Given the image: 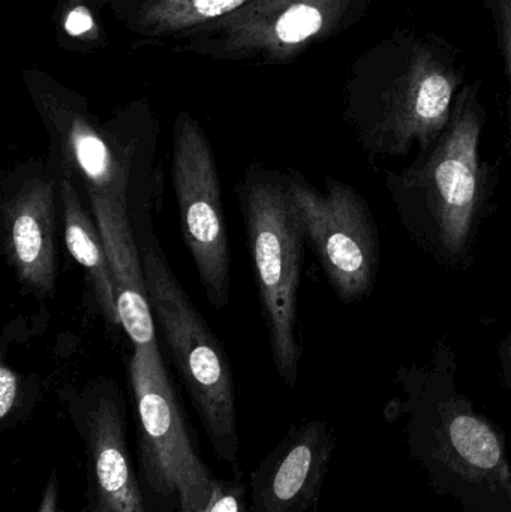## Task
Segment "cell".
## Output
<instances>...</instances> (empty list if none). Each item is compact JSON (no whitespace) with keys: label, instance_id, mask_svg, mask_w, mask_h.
<instances>
[{"label":"cell","instance_id":"6da1fadb","mask_svg":"<svg viewBox=\"0 0 511 512\" xmlns=\"http://www.w3.org/2000/svg\"><path fill=\"white\" fill-rule=\"evenodd\" d=\"M456 372L452 345L438 340L428 363L399 367V394L384 418H404L411 459L435 495L449 496L462 512H511L506 433L458 390Z\"/></svg>","mask_w":511,"mask_h":512},{"label":"cell","instance_id":"7a4b0ae2","mask_svg":"<svg viewBox=\"0 0 511 512\" xmlns=\"http://www.w3.org/2000/svg\"><path fill=\"white\" fill-rule=\"evenodd\" d=\"M485 125L480 86L468 84L437 141L384 180L408 236L446 270L474 264L480 231L498 209V168L480 155Z\"/></svg>","mask_w":511,"mask_h":512},{"label":"cell","instance_id":"3957f363","mask_svg":"<svg viewBox=\"0 0 511 512\" xmlns=\"http://www.w3.org/2000/svg\"><path fill=\"white\" fill-rule=\"evenodd\" d=\"M384 47L387 65H372L351 105L357 140L371 161L429 149L464 84V71L438 42L404 35Z\"/></svg>","mask_w":511,"mask_h":512},{"label":"cell","instance_id":"277c9868","mask_svg":"<svg viewBox=\"0 0 511 512\" xmlns=\"http://www.w3.org/2000/svg\"><path fill=\"white\" fill-rule=\"evenodd\" d=\"M240 201L273 364L285 385L293 388L302 361L299 289L305 231L281 174L251 165Z\"/></svg>","mask_w":511,"mask_h":512},{"label":"cell","instance_id":"5b68a950","mask_svg":"<svg viewBox=\"0 0 511 512\" xmlns=\"http://www.w3.org/2000/svg\"><path fill=\"white\" fill-rule=\"evenodd\" d=\"M143 268L153 316L164 333L213 453L221 462L237 466L240 439L236 391L224 346L174 276L158 242L147 246Z\"/></svg>","mask_w":511,"mask_h":512},{"label":"cell","instance_id":"8992f818","mask_svg":"<svg viewBox=\"0 0 511 512\" xmlns=\"http://www.w3.org/2000/svg\"><path fill=\"white\" fill-rule=\"evenodd\" d=\"M138 472L159 512H203L216 478L198 454L159 346H134Z\"/></svg>","mask_w":511,"mask_h":512},{"label":"cell","instance_id":"52a82bcc","mask_svg":"<svg viewBox=\"0 0 511 512\" xmlns=\"http://www.w3.org/2000/svg\"><path fill=\"white\" fill-rule=\"evenodd\" d=\"M285 182L306 242L339 300L353 304L369 297L380 271L381 239L366 198L332 177H327L324 191L297 171L285 174Z\"/></svg>","mask_w":511,"mask_h":512},{"label":"cell","instance_id":"ba28073f","mask_svg":"<svg viewBox=\"0 0 511 512\" xmlns=\"http://www.w3.org/2000/svg\"><path fill=\"white\" fill-rule=\"evenodd\" d=\"M86 457L87 512H159L135 469L122 391L111 379L63 394Z\"/></svg>","mask_w":511,"mask_h":512},{"label":"cell","instance_id":"9c48e42d","mask_svg":"<svg viewBox=\"0 0 511 512\" xmlns=\"http://www.w3.org/2000/svg\"><path fill=\"white\" fill-rule=\"evenodd\" d=\"M173 186L183 242L207 300L216 310L225 309L230 303L231 255L221 182L212 147L191 120L177 123L174 132Z\"/></svg>","mask_w":511,"mask_h":512},{"label":"cell","instance_id":"30bf717a","mask_svg":"<svg viewBox=\"0 0 511 512\" xmlns=\"http://www.w3.org/2000/svg\"><path fill=\"white\" fill-rule=\"evenodd\" d=\"M335 450V433L324 421L291 427L249 477L251 512L314 510Z\"/></svg>","mask_w":511,"mask_h":512},{"label":"cell","instance_id":"8fae6325","mask_svg":"<svg viewBox=\"0 0 511 512\" xmlns=\"http://www.w3.org/2000/svg\"><path fill=\"white\" fill-rule=\"evenodd\" d=\"M56 189L45 174H27L2 200V251L24 291L53 297L57 282Z\"/></svg>","mask_w":511,"mask_h":512},{"label":"cell","instance_id":"7c38bea8","mask_svg":"<svg viewBox=\"0 0 511 512\" xmlns=\"http://www.w3.org/2000/svg\"><path fill=\"white\" fill-rule=\"evenodd\" d=\"M87 197L107 251L120 324L132 345L140 348L156 346L158 342L143 259H140L126 207L99 195Z\"/></svg>","mask_w":511,"mask_h":512},{"label":"cell","instance_id":"4fadbf2b","mask_svg":"<svg viewBox=\"0 0 511 512\" xmlns=\"http://www.w3.org/2000/svg\"><path fill=\"white\" fill-rule=\"evenodd\" d=\"M59 141L63 174L81 179L87 195H99L126 207V155L114 152L110 143L84 120H74L60 128Z\"/></svg>","mask_w":511,"mask_h":512},{"label":"cell","instance_id":"5bb4252c","mask_svg":"<svg viewBox=\"0 0 511 512\" xmlns=\"http://www.w3.org/2000/svg\"><path fill=\"white\" fill-rule=\"evenodd\" d=\"M57 183L66 248L72 258L89 274L105 321L113 327H122L107 251L98 225L93 224L89 213L84 209L74 179L68 174H62V179L57 180Z\"/></svg>","mask_w":511,"mask_h":512},{"label":"cell","instance_id":"9a60e30c","mask_svg":"<svg viewBox=\"0 0 511 512\" xmlns=\"http://www.w3.org/2000/svg\"><path fill=\"white\" fill-rule=\"evenodd\" d=\"M39 390L8 364L0 366V426L14 429L29 418L38 403Z\"/></svg>","mask_w":511,"mask_h":512},{"label":"cell","instance_id":"2e32d148","mask_svg":"<svg viewBox=\"0 0 511 512\" xmlns=\"http://www.w3.org/2000/svg\"><path fill=\"white\" fill-rule=\"evenodd\" d=\"M329 6L302 2L290 6L276 21L275 32L279 41L287 45L302 44L317 36L326 27Z\"/></svg>","mask_w":511,"mask_h":512},{"label":"cell","instance_id":"e0dca14e","mask_svg":"<svg viewBox=\"0 0 511 512\" xmlns=\"http://www.w3.org/2000/svg\"><path fill=\"white\" fill-rule=\"evenodd\" d=\"M231 478H216L212 498L203 512H251L248 499V486L243 481L242 472L233 466Z\"/></svg>","mask_w":511,"mask_h":512},{"label":"cell","instance_id":"ac0fdd59","mask_svg":"<svg viewBox=\"0 0 511 512\" xmlns=\"http://www.w3.org/2000/svg\"><path fill=\"white\" fill-rule=\"evenodd\" d=\"M36 512H63L60 504V480L56 471H51L48 475Z\"/></svg>","mask_w":511,"mask_h":512},{"label":"cell","instance_id":"d6986e66","mask_svg":"<svg viewBox=\"0 0 511 512\" xmlns=\"http://www.w3.org/2000/svg\"><path fill=\"white\" fill-rule=\"evenodd\" d=\"M246 0H194V8L201 17L213 18L239 8Z\"/></svg>","mask_w":511,"mask_h":512},{"label":"cell","instance_id":"ffe728a7","mask_svg":"<svg viewBox=\"0 0 511 512\" xmlns=\"http://www.w3.org/2000/svg\"><path fill=\"white\" fill-rule=\"evenodd\" d=\"M93 27V18L86 8H75L69 12L65 21V29L69 35L80 36Z\"/></svg>","mask_w":511,"mask_h":512},{"label":"cell","instance_id":"44dd1931","mask_svg":"<svg viewBox=\"0 0 511 512\" xmlns=\"http://www.w3.org/2000/svg\"><path fill=\"white\" fill-rule=\"evenodd\" d=\"M498 360H500L501 378L507 390L511 391V333L498 348Z\"/></svg>","mask_w":511,"mask_h":512}]
</instances>
